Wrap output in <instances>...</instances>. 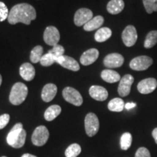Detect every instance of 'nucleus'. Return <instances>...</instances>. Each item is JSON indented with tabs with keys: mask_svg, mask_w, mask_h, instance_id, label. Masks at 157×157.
<instances>
[{
	"mask_svg": "<svg viewBox=\"0 0 157 157\" xmlns=\"http://www.w3.org/2000/svg\"><path fill=\"white\" fill-rule=\"evenodd\" d=\"M101 78L108 83H115L120 81L121 76L119 73L111 69L103 70L101 72Z\"/></svg>",
	"mask_w": 157,
	"mask_h": 157,
	"instance_id": "obj_20",
	"label": "nucleus"
},
{
	"mask_svg": "<svg viewBox=\"0 0 157 157\" xmlns=\"http://www.w3.org/2000/svg\"><path fill=\"white\" fill-rule=\"evenodd\" d=\"M20 75L25 81H31L35 76L34 66L29 63H25L20 67Z\"/></svg>",
	"mask_w": 157,
	"mask_h": 157,
	"instance_id": "obj_18",
	"label": "nucleus"
},
{
	"mask_svg": "<svg viewBox=\"0 0 157 157\" xmlns=\"http://www.w3.org/2000/svg\"><path fill=\"white\" fill-rule=\"evenodd\" d=\"M26 132L23 129V124L17 123L12 128L7 136V142L14 148H20L25 144Z\"/></svg>",
	"mask_w": 157,
	"mask_h": 157,
	"instance_id": "obj_2",
	"label": "nucleus"
},
{
	"mask_svg": "<svg viewBox=\"0 0 157 157\" xmlns=\"http://www.w3.org/2000/svg\"><path fill=\"white\" fill-rule=\"evenodd\" d=\"M9 11L4 2H0V22L5 21L8 17Z\"/></svg>",
	"mask_w": 157,
	"mask_h": 157,
	"instance_id": "obj_32",
	"label": "nucleus"
},
{
	"mask_svg": "<svg viewBox=\"0 0 157 157\" xmlns=\"http://www.w3.org/2000/svg\"><path fill=\"white\" fill-rule=\"evenodd\" d=\"M104 23V18L101 15H98L92 18L89 22L84 25V29L86 31H93L99 29Z\"/></svg>",
	"mask_w": 157,
	"mask_h": 157,
	"instance_id": "obj_21",
	"label": "nucleus"
},
{
	"mask_svg": "<svg viewBox=\"0 0 157 157\" xmlns=\"http://www.w3.org/2000/svg\"><path fill=\"white\" fill-rule=\"evenodd\" d=\"M65 52L64 48L60 44H57L56 46H54L51 50L49 51V53H50L51 55H52L55 58H56V60H58V58H60V57H62L63 56Z\"/></svg>",
	"mask_w": 157,
	"mask_h": 157,
	"instance_id": "obj_31",
	"label": "nucleus"
},
{
	"mask_svg": "<svg viewBox=\"0 0 157 157\" xmlns=\"http://www.w3.org/2000/svg\"><path fill=\"white\" fill-rule=\"evenodd\" d=\"M121 38L124 44L127 47H132L135 44L137 40V33L135 26L133 25H127L124 29Z\"/></svg>",
	"mask_w": 157,
	"mask_h": 157,
	"instance_id": "obj_8",
	"label": "nucleus"
},
{
	"mask_svg": "<svg viewBox=\"0 0 157 157\" xmlns=\"http://www.w3.org/2000/svg\"><path fill=\"white\" fill-rule=\"evenodd\" d=\"M99 56V52L97 49L92 48L84 52L80 58V62L84 66H89L95 63Z\"/></svg>",
	"mask_w": 157,
	"mask_h": 157,
	"instance_id": "obj_16",
	"label": "nucleus"
},
{
	"mask_svg": "<svg viewBox=\"0 0 157 157\" xmlns=\"http://www.w3.org/2000/svg\"><path fill=\"white\" fill-rule=\"evenodd\" d=\"M81 146L77 143H73L66 148L65 155L66 157H77L81 154Z\"/></svg>",
	"mask_w": 157,
	"mask_h": 157,
	"instance_id": "obj_26",
	"label": "nucleus"
},
{
	"mask_svg": "<svg viewBox=\"0 0 157 157\" xmlns=\"http://www.w3.org/2000/svg\"><path fill=\"white\" fill-rule=\"evenodd\" d=\"M21 157H37V156H34V155L30 154H24Z\"/></svg>",
	"mask_w": 157,
	"mask_h": 157,
	"instance_id": "obj_37",
	"label": "nucleus"
},
{
	"mask_svg": "<svg viewBox=\"0 0 157 157\" xmlns=\"http://www.w3.org/2000/svg\"><path fill=\"white\" fill-rule=\"evenodd\" d=\"M36 17V13L34 7L29 4L22 3L15 5L10 10L7 20L9 23L12 25L18 23L29 25Z\"/></svg>",
	"mask_w": 157,
	"mask_h": 157,
	"instance_id": "obj_1",
	"label": "nucleus"
},
{
	"mask_svg": "<svg viewBox=\"0 0 157 157\" xmlns=\"http://www.w3.org/2000/svg\"><path fill=\"white\" fill-rule=\"evenodd\" d=\"M58 63L65 68H67L68 70L74 71H77L80 69L79 65L75 59L71 58L68 56H63L56 60Z\"/></svg>",
	"mask_w": 157,
	"mask_h": 157,
	"instance_id": "obj_15",
	"label": "nucleus"
},
{
	"mask_svg": "<svg viewBox=\"0 0 157 157\" xmlns=\"http://www.w3.org/2000/svg\"><path fill=\"white\" fill-rule=\"evenodd\" d=\"M152 136H153V137H154L155 142H156V143L157 144V127L153 130Z\"/></svg>",
	"mask_w": 157,
	"mask_h": 157,
	"instance_id": "obj_36",
	"label": "nucleus"
},
{
	"mask_svg": "<svg viewBox=\"0 0 157 157\" xmlns=\"http://www.w3.org/2000/svg\"><path fill=\"white\" fill-rule=\"evenodd\" d=\"M135 157H151L149 151L145 147H140L135 153Z\"/></svg>",
	"mask_w": 157,
	"mask_h": 157,
	"instance_id": "obj_33",
	"label": "nucleus"
},
{
	"mask_svg": "<svg viewBox=\"0 0 157 157\" xmlns=\"http://www.w3.org/2000/svg\"><path fill=\"white\" fill-rule=\"evenodd\" d=\"M132 135L129 132H125L121 135V140H120V145L121 148L124 151H126L127 149L130 148L131 145H132Z\"/></svg>",
	"mask_w": 157,
	"mask_h": 157,
	"instance_id": "obj_28",
	"label": "nucleus"
},
{
	"mask_svg": "<svg viewBox=\"0 0 157 157\" xmlns=\"http://www.w3.org/2000/svg\"><path fill=\"white\" fill-rule=\"evenodd\" d=\"M135 106H136V104L134 103H127L125 104L124 108L127 110H130V109H133V108H135Z\"/></svg>",
	"mask_w": 157,
	"mask_h": 157,
	"instance_id": "obj_35",
	"label": "nucleus"
},
{
	"mask_svg": "<svg viewBox=\"0 0 157 157\" xmlns=\"http://www.w3.org/2000/svg\"><path fill=\"white\" fill-rule=\"evenodd\" d=\"M112 35V31L109 28L103 27L99 29L95 34V39L98 42H104Z\"/></svg>",
	"mask_w": 157,
	"mask_h": 157,
	"instance_id": "obj_22",
	"label": "nucleus"
},
{
	"mask_svg": "<svg viewBox=\"0 0 157 157\" xmlns=\"http://www.w3.org/2000/svg\"><path fill=\"white\" fill-rule=\"evenodd\" d=\"M124 7L123 0H111L107 5V10L110 14L117 15L120 13Z\"/></svg>",
	"mask_w": 157,
	"mask_h": 157,
	"instance_id": "obj_19",
	"label": "nucleus"
},
{
	"mask_svg": "<svg viewBox=\"0 0 157 157\" xmlns=\"http://www.w3.org/2000/svg\"><path fill=\"white\" fill-rule=\"evenodd\" d=\"M61 112V108L58 105H52L48 108L44 112V119L47 121H51L58 117Z\"/></svg>",
	"mask_w": 157,
	"mask_h": 157,
	"instance_id": "obj_23",
	"label": "nucleus"
},
{
	"mask_svg": "<svg viewBox=\"0 0 157 157\" xmlns=\"http://www.w3.org/2000/svg\"><path fill=\"white\" fill-rule=\"evenodd\" d=\"M28 95V87L21 82H17L13 86L10 94V101L13 105H18L23 103Z\"/></svg>",
	"mask_w": 157,
	"mask_h": 157,
	"instance_id": "obj_3",
	"label": "nucleus"
},
{
	"mask_svg": "<svg viewBox=\"0 0 157 157\" xmlns=\"http://www.w3.org/2000/svg\"><path fill=\"white\" fill-rule=\"evenodd\" d=\"M50 133L45 126H39L34 129L31 136L33 144L36 146H42L48 142Z\"/></svg>",
	"mask_w": 157,
	"mask_h": 157,
	"instance_id": "obj_5",
	"label": "nucleus"
},
{
	"mask_svg": "<svg viewBox=\"0 0 157 157\" xmlns=\"http://www.w3.org/2000/svg\"><path fill=\"white\" fill-rule=\"evenodd\" d=\"M10 117L7 113L0 116V129L5 128L7 126L10 121Z\"/></svg>",
	"mask_w": 157,
	"mask_h": 157,
	"instance_id": "obj_34",
	"label": "nucleus"
},
{
	"mask_svg": "<svg viewBox=\"0 0 157 157\" xmlns=\"http://www.w3.org/2000/svg\"><path fill=\"white\" fill-rule=\"evenodd\" d=\"M93 12L87 8H81L76 12L74 15V23L77 26L84 25L93 18Z\"/></svg>",
	"mask_w": 157,
	"mask_h": 157,
	"instance_id": "obj_11",
	"label": "nucleus"
},
{
	"mask_svg": "<svg viewBox=\"0 0 157 157\" xmlns=\"http://www.w3.org/2000/svg\"><path fill=\"white\" fill-rule=\"evenodd\" d=\"M43 56V48L40 45L36 46L31 50L30 55L31 61L34 63L40 62L41 58Z\"/></svg>",
	"mask_w": 157,
	"mask_h": 157,
	"instance_id": "obj_27",
	"label": "nucleus"
},
{
	"mask_svg": "<svg viewBox=\"0 0 157 157\" xmlns=\"http://www.w3.org/2000/svg\"><path fill=\"white\" fill-rule=\"evenodd\" d=\"M157 44V31H151L147 34L144 42V48L151 49Z\"/></svg>",
	"mask_w": 157,
	"mask_h": 157,
	"instance_id": "obj_25",
	"label": "nucleus"
},
{
	"mask_svg": "<svg viewBox=\"0 0 157 157\" xmlns=\"http://www.w3.org/2000/svg\"><path fill=\"white\" fill-rule=\"evenodd\" d=\"M125 103L121 98H116L111 100L108 104V109L113 112H121L124 109Z\"/></svg>",
	"mask_w": 157,
	"mask_h": 157,
	"instance_id": "obj_24",
	"label": "nucleus"
},
{
	"mask_svg": "<svg viewBox=\"0 0 157 157\" xmlns=\"http://www.w3.org/2000/svg\"><path fill=\"white\" fill-rule=\"evenodd\" d=\"M84 127L87 135L89 137H93L99 130V120L95 113H89L84 119Z\"/></svg>",
	"mask_w": 157,
	"mask_h": 157,
	"instance_id": "obj_4",
	"label": "nucleus"
},
{
	"mask_svg": "<svg viewBox=\"0 0 157 157\" xmlns=\"http://www.w3.org/2000/svg\"><path fill=\"white\" fill-rule=\"evenodd\" d=\"M153 64V59L146 56H137L133 58L129 63V67L131 69L141 71H145Z\"/></svg>",
	"mask_w": 157,
	"mask_h": 157,
	"instance_id": "obj_6",
	"label": "nucleus"
},
{
	"mask_svg": "<svg viewBox=\"0 0 157 157\" xmlns=\"http://www.w3.org/2000/svg\"><path fill=\"white\" fill-rule=\"evenodd\" d=\"M60 40V33L55 26H48L44 32V41L47 44L56 46Z\"/></svg>",
	"mask_w": 157,
	"mask_h": 157,
	"instance_id": "obj_10",
	"label": "nucleus"
},
{
	"mask_svg": "<svg viewBox=\"0 0 157 157\" xmlns=\"http://www.w3.org/2000/svg\"><path fill=\"white\" fill-rule=\"evenodd\" d=\"M133 82L134 77L130 74H126L121 78L118 87V93L121 97H126L130 93Z\"/></svg>",
	"mask_w": 157,
	"mask_h": 157,
	"instance_id": "obj_9",
	"label": "nucleus"
},
{
	"mask_svg": "<svg viewBox=\"0 0 157 157\" xmlns=\"http://www.w3.org/2000/svg\"><path fill=\"white\" fill-rule=\"evenodd\" d=\"M2 82V77L1 74H0V86H1Z\"/></svg>",
	"mask_w": 157,
	"mask_h": 157,
	"instance_id": "obj_38",
	"label": "nucleus"
},
{
	"mask_svg": "<svg viewBox=\"0 0 157 157\" xmlns=\"http://www.w3.org/2000/svg\"><path fill=\"white\" fill-rule=\"evenodd\" d=\"M90 95L93 99L98 101H104L108 98L109 93L107 90L103 87L98 85H93L90 88L89 90Z\"/></svg>",
	"mask_w": 157,
	"mask_h": 157,
	"instance_id": "obj_14",
	"label": "nucleus"
},
{
	"mask_svg": "<svg viewBox=\"0 0 157 157\" xmlns=\"http://www.w3.org/2000/svg\"><path fill=\"white\" fill-rule=\"evenodd\" d=\"M157 80L154 78H147L141 80L137 84V90L141 94L151 93L156 89Z\"/></svg>",
	"mask_w": 157,
	"mask_h": 157,
	"instance_id": "obj_12",
	"label": "nucleus"
},
{
	"mask_svg": "<svg viewBox=\"0 0 157 157\" xmlns=\"http://www.w3.org/2000/svg\"><path fill=\"white\" fill-rule=\"evenodd\" d=\"M1 157H7V156H1Z\"/></svg>",
	"mask_w": 157,
	"mask_h": 157,
	"instance_id": "obj_39",
	"label": "nucleus"
},
{
	"mask_svg": "<svg viewBox=\"0 0 157 157\" xmlns=\"http://www.w3.org/2000/svg\"><path fill=\"white\" fill-rule=\"evenodd\" d=\"M143 5L148 14L157 12V0H143Z\"/></svg>",
	"mask_w": 157,
	"mask_h": 157,
	"instance_id": "obj_29",
	"label": "nucleus"
},
{
	"mask_svg": "<svg viewBox=\"0 0 157 157\" xmlns=\"http://www.w3.org/2000/svg\"><path fill=\"white\" fill-rule=\"evenodd\" d=\"M124 61V58L119 53H111L105 57L103 60L104 66L106 68H113L121 67Z\"/></svg>",
	"mask_w": 157,
	"mask_h": 157,
	"instance_id": "obj_13",
	"label": "nucleus"
},
{
	"mask_svg": "<svg viewBox=\"0 0 157 157\" xmlns=\"http://www.w3.org/2000/svg\"><path fill=\"white\" fill-rule=\"evenodd\" d=\"M56 62V58H55L52 55L49 53V52L44 55V56L42 57V58H41V60H40L41 65H42V66H45V67L50 66L51 65H52Z\"/></svg>",
	"mask_w": 157,
	"mask_h": 157,
	"instance_id": "obj_30",
	"label": "nucleus"
},
{
	"mask_svg": "<svg viewBox=\"0 0 157 157\" xmlns=\"http://www.w3.org/2000/svg\"><path fill=\"white\" fill-rule=\"evenodd\" d=\"M58 88L54 84H48L43 87L42 91V98L46 103L52 101L56 97Z\"/></svg>",
	"mask_w": 157,
	"mask_h": 157,
	"instance_id": "obj_17",
	"label": "nucleus"
},
{
	"mask_svg": "<svg viewBox=\"0 0 157 157\" xmlns=\"http://www.w3.org/2000/svg\"><path fill=\"white\" fill-rule=\"evenodd\" d=\"M63 96L68 103H70L76 106H80L83 103V98L81 94L73 87H67L63 90Z\"/></svg>",
	"mask_w": 157,
	"mask_h": 157,
	"instance_id": "obj_7",
	"label": "nucleus"
}]
</instances>
